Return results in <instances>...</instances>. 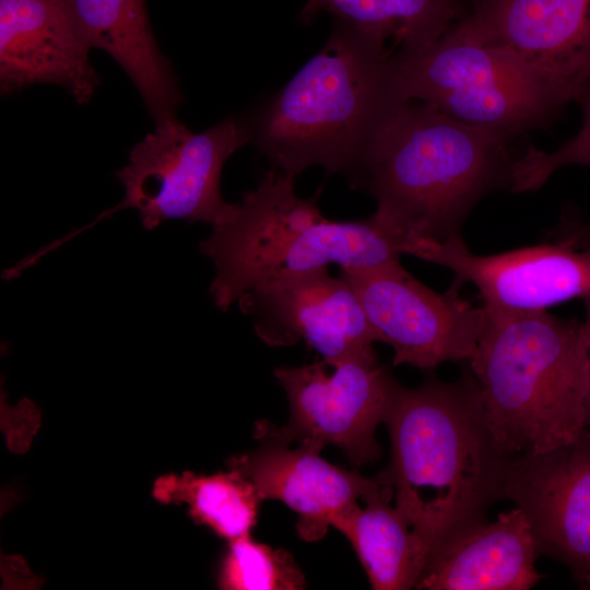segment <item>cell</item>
<instances>
[{"instance_id": "cell-10", "label": "cell", "mask_w": 590, "mask_h": 590, "mask_svg": "<svg viewBox=\"0 0 590 590\" xmlns=\"http://www.w3.org/2000/svg\"><path fill=\"white\" fill-rule=\"evenodd\" d=\"M405 253L451 270L450 288L474 285L483 304L512 310H547L564 302L590 297V249L560 237L502 253L479 256L461 236L447 240L409 239Z\"/></svg>"}, {"instance_id": "cell-5", "label": "cell", "mask_w": 590, "mask_h": 590, "mask_svg": "<svg viewBox=\"0 0 590 590\" xmlns=\"http://www.w3.org/2000/svg\"><path fill=\"white\" fill-rule=\"evenodd\" d=\"M294 181L295 176L272 168L199 244L215 268L209 294L221 311L268 281L329 264L365 270L404 255V241L373 215L362 221L330 220L316 198L296 194Z\"/></svg>"}, {"instance_id": "cell-17", "label": "cell", "mask_w": 590, "mask_h": 590, "mask_svg": "<svg viewBox=\"0 0 590 590\" xmlns=\"http://www.w3.org/2000/svg\"><path fill=\"white\" fill-rule=\"evenodd\" d=\"M91 48L109 54L139 91L155 122L176 117L182 102L160 51L145 0H62Z\"/></svg>"}, {"instance_id": "cell-8", "label": "cell", "mask_w": 590, "mask_h": 590, "mask_svg": "<svg viewBox=\"0 0 590 590\" xmlns=\"http://www.w3.org/2000/svg\"><path fill=\"white\" fill-rule=\"evenodd\" d=\"M316 361L298 367H279L274 376L291 409L288 423L257 424V437L288 445L315 440L340 448L355 465L380 458L375 430L384 422L396 380L374 347L330 365Z\"/></svg>"}, {"instance_id": "cell-1", "label": "cell", "mask_w": 590, "mask_h": 590, "mask_svg": "<svg viewBox=\"0 0 590 590\" xmlns=\"http://www.w3.org/2000/svg\"><path fill=\"white\" fill-rule=\"evenodd\" d=\"M384 422L390 460L375 480L393 489L396 507L428 556L450 535L485 520L503 498L509 457L493 439L471 370L453 382H396Z\"/></svg>"}, {"instance_id": "cell-20", "label": "cell", "mask_w": 590, "mask_h": 590, "mask_svg": "<svg viewBox=\"0 0 590 590\" xmlns=\"http://www.w3.org/2000/svg\"><path fill=\"white\" fill-rule=\"evenodd\" d=\"M155 492L161 499L186 503L196 522L229 542L250 536L262 500L252 482L234 469L213 475L168 476Z\"/></svg>"}, {"instance_id": "cell-22", "label": "cell", "mask_w": 590, "mask_h": 590, "mask_svg": "<svg viewBox=\"0 0 590 590\" xmlns=\"http://www.w3.org/2000/svg\"><path fill=\"white\" fill-rule=\"evenodd\" d=\"M582 125L580 130L557 150L546 153L529 145L517 158L512 168V193L534 191L558 169L581 165L590 168V86L580 101Z\"/></svg>"}, {"instance_id": "cell-21", "label": "cell", "mask_w": 590, "mask_h": 590, "mask_svg": "<svg viewBox=\"0 0 590 590\" xmlns=\"http://www.w3.org/2000/svg\"><path fill=\"white\" fill-rule=\"evenodd\" d=\"M219 580L223 589L233 590H297L305 587L304 574L286 550L257 543L250 536L231 541Z\"/></svg>"}, {"instance_id": "cell-26", "label": "cell", "mask_w": 590, "mask_h": 590, "mask_svg": "<svg viewBox=\"0 0 590 590\" xmlns=\"http://www.w3.org/2000/svg\"><path fill=\"white\" fill-rule=\"evenodd\" d=\"M471 2H472V0H471Z\"/></svg>"}, {"instance_id": "cell-4", "label": "cell", "mask_w": 590, "mask_h": 590, "mask_svg": "<svg viewBox=\"0 0 590 590\" xmlns=\"http://www.w3.org/2000/svg\"><path fill=\"white\" fill-rule=\"evenodd\" d=\"M483 306L485 324L469 363L497 448L508 457L535 455L576 440L586 429L583 322Z\"/></svg>"}, {"instance_id": "cell-25", "label": "cell", "mask_w": 590, "mask_h": 590, "mask_svg": "<svg viewBox=\"0 0 590 590\" xmlns=\"http://www.w3.org/2000/svg\"><path fill=\"white\" fill-rule=\"evenodd\" d=\"M587 585H589V586H590V578H589V580H588Z\"/></svg>"}, {"instance_id": "cell-16", "label": "cell", "mask_w": 590, "mask_h": 590, "mask_svg": "<svg viewBox=\"0 0 590 590\" xmlns=\"http://www.w3.org/2000/svg\"><path fill=\"white\" fill-rule=\"evenodd\" d=\"M536 544L518 507L493 522L471 524L428 554L416 582L427 590H527L542 576L534 563Z\"/></svg>"}, {"instance_id": "cell-3", "label": "cell", "mask_w": 590, "mask_h": 590, "mask_svg": "<svg viewBox=\"0 0 590 590\" xmlns=\"http://www.w3.org/2000/svg\"><path fill=\"white\" fill-rule=\"evenodd\" d=\"M385 44L334 20L321 50L247 118L273 168L296 177L319 165L359 186L379 127L403 102Z\"/></svg>"}, {"instance_id": "cell-24", "label": "cell", "mask_w": 590, "mask_h": 590, "mask_svg": "<svg viewBox=\"0 0 590 590\" xmlns=\"http://www.w3.org/2000/svg\"><path fill=\"white\" fill-rule=\"evenodd\" d=\"M585 306L583 327L588 346L587 386L585 397L586 428L590 430V297L582 299Z\"/></svg>"}, {"instance_id": "cell-18", "label": "cell", "mask_w": 590, "mask_h": 590, "mask_svg": "<svg viewBox=\"0 0 590 590\" xmlns=\"http://www.w3.org/2000/svg\"><path fill=\"white\" fill-rule=\"evenodd\" d=\"M393 496L386 485L334 527L351 542L376 590L415 588L427 558L422 540L400 510L389 505Z\"/></svg>"}, {"instance_id": "cell-6", "label": "cell", "mask_w": 590, "mask_h": 590, "mask_svg": "<svg viewBox=\"0 0 590 590\" xmlns=\"http://www.w3.org/2000/svg\"><path fill=\"white\" fill-rule=\"evenodd\" d=\"M393 74L401 99L514 141L551 126L566 108L536 74L476 39L461 20L428 48L393 54Z\"/></svg>"}, {"instance_id": "cell-12", "label": "cell", "mask_w": 590, "mask_h": 590, "mask_svg": "<svg viewBox=\"0 0 590 590\" xmlns=\"http://www.w3.org/2000/svg\"><path fill=\"white\" fill-rule=\"evenodd\" d=\"M271 346L306 342L328 365L382 342L350 283L328 268L259 284L236 302Z\"/></svg>"}, {"instance_id": "cell-9", "label": "cell", "mask_w": 590, "mask_h": 590, "mask_svg": "<svg viewBox=\"0 0 590 590\" xmlns=\"http://www.w3.org/2000/svg\"><path fill=\"white\" fill-rule=\"evenodd\" d=\"M371 327L392 346L393 365L433 369L470 362L485 324L484 306L449 288L437 293L411 275L400 260L365 270H341Z\"/></svg>"}, {"instance_id": "cell-11", "label": "cell", "mask_w": 590, "mask_h": 590, "mask_svg": "<svg viewBox=\"0 0 590 590\" xmlns=\"http://www.w3.org/2000/svg\"><path fill=\"white\" fill-rule=\"evenodd\" d=\"M461 22L518 59L566 106L589 88L590 0H472Z\"/></svg>"}, {"instance_id": "cell-23", "label": "cell", "mask_w": 590, "mask_h": 590, "mask_svg": "<svg viewBox=\"0 0 590 590\" xmlns=\"http://www.w3.org/2000/svg\"><path fill=\"white\" fill-rule=\"evenodd\" d=\"M560 231L577 247L590 249V223L582 222L576 213L563 219Z\"/></svg>"}, {"instance_id": "cell-2", "label": "cell", "mask_w": 590, "mask_h": 590, "mask_svg": "<svg viewBox=\"0 0 590 590\" xmlns=\"http://www.w3.org/2000/svg\"><path fill=\"white\" fill-rule=\"evenodd\" d=\"M514 140L456 120L420 101L397 104L379 127L359 186L374 219L406 240H447L487 193L510 189ZM358 186V187H359Z\"/></svg>"}, {"instance_id": "cell-7", "label": "cell", "mask_w": 590, "mask_h": 590, "mask_svg": "<svg viewBox=\"0 0 590 590\" xmlns=\"http://www.w3.org/2000/svg\"><path fill=\"white\" fill-rule=\"evenodd\" d=\"M247 119L227 117L212 128L191 132L176 117L155 122L154 130L133 145L126 166L115 173L122 200L86 227L52 243L55 248L123 209H135L143 227L180 219L211 226L226 220L235 203L226 202L220 180L226 160L250 141Z\"/></svg>"}, {"instance_id": "cell-19", "label": "cell", "mask_w": 590, "mask_h": 590, "mask_svg": "<svg viewBox=\"0 0 590 590\" xmlns=\"http://www.w3.org/2000/svg\"><path fill=\"white\" fill-rule=\"evenodd\" d=\"M471 10V0H307L299 21L308 24L328 12L335 21L416 52L435 44Z\"/></svg>"}, {"instance_id": "cell-14", "label": "cell", "mask_w": 590, "mask_h": 590, "mask_svg": "<svg viewBox=\"0 0 590 590\" xmlns=\"http://www.w3.org/2000/svg\"><path fill=\"white\" fill-rule=\"evenodd\" d=\"M253 451L228 464L250 480L261 499H278L298 515V535L307 542L322 539L358 505L385 488L375 479L335 467L320 456L324 447L303 440L295 449L261 440Z\"/></svg>"}, {"instance_id": "cell-15", "label": "cell", "mask_w": 590, "mask_h": 590, "mask_svg": "<svg viewBox=\"0 0 590 590\" xmlns=\"http://www.w3.org/2000/svg\"><path fill=\"white\" fill-rule=\"evenodd\" d=\"M90 49L62 0H0L2 93L57 84L84 105L101 83Z\"/></svg>"}, {"instance_id": "cell-13", "label": "cell", "mask_w": 590, "mask_h": 590, "mask_svg": "<svg viewBox=\"0 0 590 590\" xmlns=\"http://www.w3.org/2000/svg\"><path fill=\"white\" fill-rule=\"evenodd\" d=\"M503 497L524 514L538 553L590 578V430L555 449L508 458Z\"/></svg>"}]
</instances>
